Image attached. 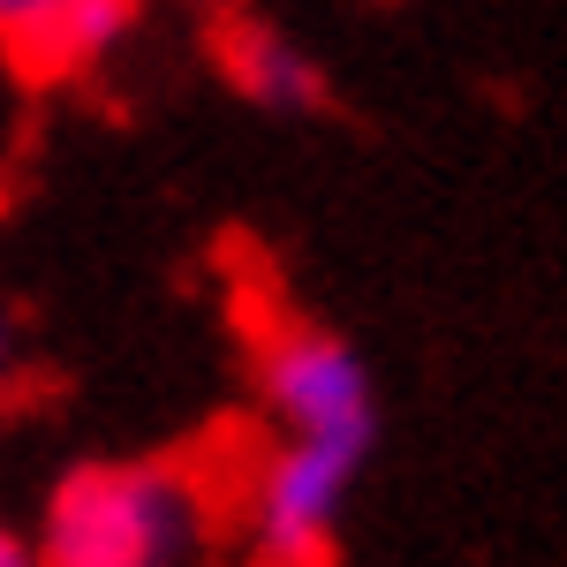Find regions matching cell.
<instances>
[{"label": "cell", "instance_id": "cell-1", "mask_svg": "<svg viewBox=\"0 0 567 567\" xmlns=\"http://www.w3.org/2000/svg\"><path fill=\"white\" fill-rule=\"evenodd\" d=\"M243 470L205 454H136L84 462L53 484L31 537L39 567H213L235 529Z\"/></svg>", "mask_w": 567, "mask_h": 567}, {"label": "cell", "instance_id": "cell-2", "mask_svg": "<svg viewBox=\"0 0 567 567\" xmlns=\"http://www.w3.org/2000/svg\"><path fill=\"white\" fill-rule=\"evenodd\" d=\"M250 371H258V409L272 416V439H349V446H379V386H371V363L333 326L265 318Z\"/></svg>", "mask_w": 567, "mask_h": 567}, {"label": "cell", "instance_id": "cell-3", "mask_svg": "<svg viewBox=\"0 0 567 567\" xmlns=\"http://www.w3.org/2000/svg\"><path fill=\"white\" fill-rule=\"evenodd\" d=\"M136 8L144 0H0V53L23 76L61 84L130 39Z\"/></svg>", "mask_w": 567, "mask_h": 567}, {"label": "cell", "instance_id": "cell-4", "mask_svg": "<svg viewBox=\"0 0 567 567\" xmlns=\"http://www.w3.org/2000/svg\"><path fill=\"white\" fill-rule=\"evenodd\" d=\"M213 61H219V76L243 91L250 106H265V114H326V106H333L326 69H318V61H310L280 23L250 16L243 0H235V8H219Z\"/></svg>", "mask_w": 567, "mask_h": 567}, {"label": "cell", "instance_id": "cell-5", "mask_svg": "<svg viewBox=\"0 0 567 567\" xmlns=\"http://www.w3.org/2000/svg\"><path fill=\"white\" fill-rule=\"evenodd\" d=\"M23 386V333H16V318L0 310V401Z\"/></svg>", "mask_w": 567, "mask_h": 567}, {"label": "cell", "instance_id": "cell-6", "mask_svg": "<svg viewBox=\"0 0 567 567\" xmlns=\"http://www.w3.org/2000/svg\"><path fill=\"white\" fill-rule=\"evenodd\" d=\"M0 567H39L31 560V537H16L8 523H0Z\"/></svg>", "mask_w": 567, "mask_h": 567}, {"label": "cell", "instance_id": "cell-7", "mask_svg": "<svg viewBox=\"0 0 567 567\" xmlns=\"http://www.w3.org/2000/svg\"><path fill=\"white\" fill-rule=\"evenodd\" d=\"M189 8H235V0H189Z\"/></svg>", "mask_w": 567, "mask_h": 567}]
</instances>
